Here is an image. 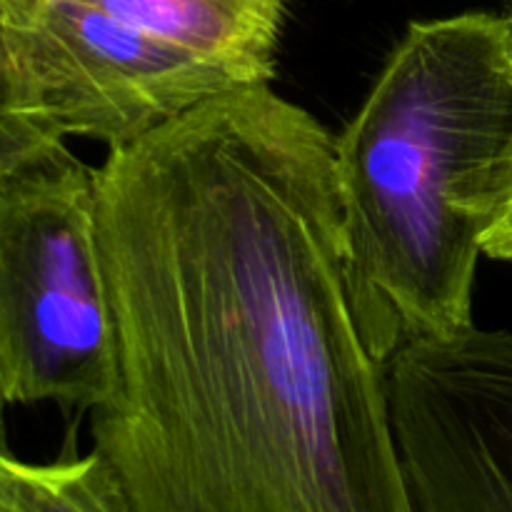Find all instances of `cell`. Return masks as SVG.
<instances>
[{"label":"cell","mask_w":512,"mask_h":512,"mask_svg":"<svg viewBox=\"0 0 512 512\" xmlns=\"http://www.w3.org/2000/svg\"><path fill=\"white\" fill-rule=\"evenodd\" d=\"M485 255L493 260H508L512 263V193L505 203L503 213H500L498 223L490 230L488 240H485Z\"/></svg>","instance_id":"7"},{"label":"cell","mask_w":512,"mask_h":512,"mask_svg":"<svg viewBox=\"0 0 512 512\" xmlns=\"http://www.w3.org/2000/svg\"><path fill=\"white\" fill-rule=\"evenodd\" d=\"M335 183L370 353L475 328V270L512 193V15L410 23L335 138Z\"/></svg>","instance_id":"2"},{"label":"cell","mask_w":512,"mask_h":512,"mask_svg":"<svg viewBox=\"0 0 512 512\" xmlns=\"http://www.w3.org/2000/svg\"><path fill=\"white\" fill-rule=\"evenodd\" d=\"M98 193L120 388L90 433L130 512H418L325 125L238 90L110 148Z\"/></svg>","instance_id":"1"},{"label":"cell","mask_w":512,"mask_h":512,"mask_svg":"<svg viewBox=\"0 0 512 512\" xmlns=\"http://www.w3.org/2000/svg\"><path fill=\"white\" fill-rule=\"evenodd\" d=\"M510 5H512V0H510ZM510 15H512V10H510Z\"/></svg>","instance_id":"8"},{"label":"cell","mask_w":512,"mask_h":512,"mask_svg":"<svg viewBox=\"0 0 512 512\" xmlns=\"http://www.w3.org/2000/svg\"><path fill=\"white\" fill-rule=\"evenodd\" d=\"M388 388L418 512H512V333L408 345Z\"/></svg>","instance_id":"5"},{"label":"cell","mask_w":512,"mask_h":512,"mask_svg":"<svg viewBox=\"0 0 512 512\" xmlns=\"http://www.w3.org/2000/svg\"><path fill=\"white\" fill-rule=\"evenodd\" d=\"M290 0H0V130L130 145L273 83Z\"/></svg>","instance_id":"3"},{"label":"cell","mask_w":512,"mask_h":512,"mask_svg":"<svg viewBox=\"0 0 512 512\" xmlns=\"http://www.w3.org/2000/svg\"><path fill=\"white\" fill-rule=\"evenodd\" d=\"M0 512H130L113 470L95 450L35 465L5 453Z\"/></svg>","instance_id":"6"},{"label":"cell","mask_w":512,"mask_h":512,"mask_svg":"<svg viewBox=\"0 0 512 512\" xmlns=\"http://www.w3.org/2000/svg\"><path fill=\"white\" fill-rule=\"evenodd\" d=\"M120 388L98 170L68 145L0 153V393L93 413Z\"/></svg>","instance_id":"4"}]
</instances>
